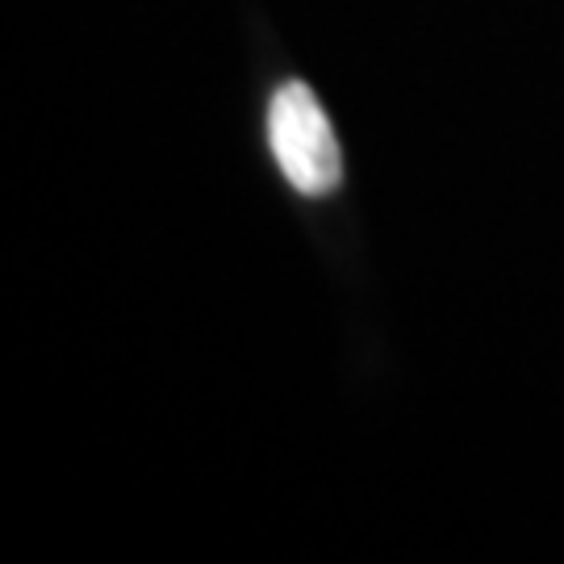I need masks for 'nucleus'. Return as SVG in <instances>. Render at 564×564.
<instances>
[{"label":"nucleus","instance_id":"f257e3e1","mask_svg":"<svg viewBox=\"0 0 564 564\" xmlns=\"http://www.w3.org/2000/svg\"><path fill=\"white\" fill-rule=\"evenodd\" d=\"M268 147L281 163L284 181L305 197H326L339 188L343 160L335 130L318 97L305 84H281L268 105Z\"/></svg>","mask_w":564,"mask_h":564}]
</instances>
